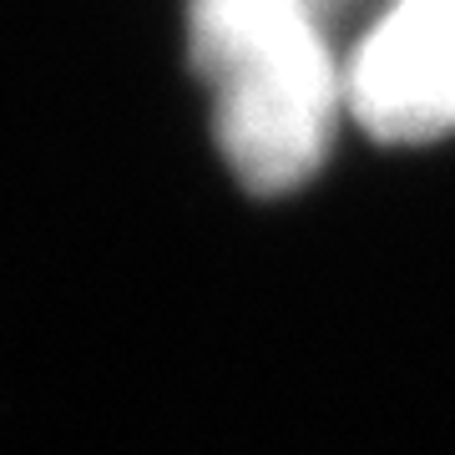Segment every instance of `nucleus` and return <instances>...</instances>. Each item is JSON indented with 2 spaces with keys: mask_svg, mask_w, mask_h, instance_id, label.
Wrapping results in <instances>:
<instances>
[{
  "mask_svg": "<svg viewBox=\"0 0 455 455\" xmlns=\"http://www.w3.org/2000/svg\"><path fill=\"white\" fill-rule=\"evenodd\" d=\"M344 107L379 142L455 132V0H395L344 71Z\"/></svg>",
  "mask_w": 455,
  "mask_h": 455,
  "instance_id": "f03ea898",
  "label": "nucleus"
},
{
  "mask_svg": "<svg viewBox=\"0 0 455 455\" xmlns=\"http://www.w3.org/2000/svg\"><path fill=\"white\" fill-rule=\"evenodd\" d=\"M193 61L218 92V147L248 193H293L324 167L344 76L309 0H193Z\"/></svg>",
  "mask_w": 455,
  "mask_h": 455,
  "instance_id": "f257e3e1",
  "label": "nucleus"
}]
</instances>
